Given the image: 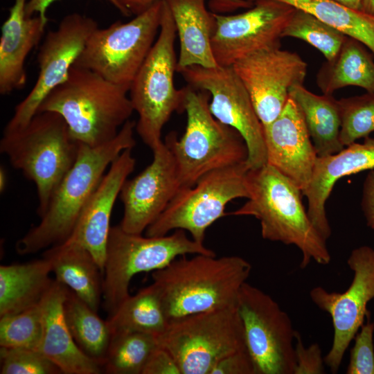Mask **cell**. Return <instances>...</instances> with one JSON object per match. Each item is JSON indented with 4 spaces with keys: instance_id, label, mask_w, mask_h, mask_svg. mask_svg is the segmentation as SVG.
Masks as SVG:
<instances>
[{
    "instance_id": "d6a6232c",
    "label": "cell",
    "mask_w": 374,
    "mask_h": 374,
    "mask_svg": "<svg viewBox=\"0 0 374 374\" xmlns=\"http://www.w3.org/2000/svg\"><path fill=\"white\" fill-rule=\"evenodd\" d=\"M281 37L301 39L319 51L326 61H331L338 54L348 36L312 15L296 9Z\"/></svg>"
},
{
    "instance_id": "7402d4cb",
    "label": "cell",
    "mask_w": 374,
    "mask_h": 374,
    "mask_svg": "<svg viewBox=\"0 0 374 374\" xmlns=\"http://www.w3.org/2000/svg\"><path fill=\"white\" fill-rule=\"evenodd\" d=\"M66 287L54 281L40 301L42 334L38 347L64 374H99L102 366L76 344L67 326L63 302Z\"/></svg>"
},
{
    "instance_id": "836d02e7",
    "label": "cell",
    "mask_w": 374,
    "mask_h": 374,
    "mask_svg": "<svg viewBox=\"0 0 374 374\" xmlns=\"http://www.w3.org/2000/svg\"><path fill=\"white\" fill-rule=\"evenodd\" d=\"M42 334L40 302L19 312L0 317V346L38 349Z\"/></svg>"
},
{
    "instance_id": "d4e9b609",
    "label": "cell",
    "mask_w": 374,
    "mask_h": 374,
    "mask_svg": "<svg viewBox=\"0 0 374 374\" xmlns=\"http://www.w3.org/2000/svg\"><path fill=\"white\" fill-rule=\"evenodd\" d=\"M43 257L49 262L57 282L98 311L103 298V271L89 251L65 240L46 249Z\"/></svg>"
},
{
    "instance_id": "4fadbf2b",
    "label": "cell",
    "mask_w": 374,
    "mask_h": 374,
    "mask_svg": "<svg viewBox=\"0 0 374 374\" xmlns=\"http://www.w3.org/2000/svg\"><path fill=\"white\" fill-rule=\"evenodd\" d=\"M188 85L211 96L209 109L221 123L238 131L245 141L249 170L267 163L264 130L250 96L231 66L193 65L178 69Z\"/></svg>"
},
{
    "instance_id": "ba28073f",
    "label": "cell",
    "mask_w": 374,
    "mask_h": 374,
    "mask_svg": "<svg viewBox=\"0 0 374 374\" xmlns=\"http://www.w3.org/2000/svg\"><path fill=\"white\" fill-rule=\"evenodd\" d=\"M187 254L215 255L181 229L170 235L143 237L126 232L120 225L112 226L103 269V299L108 317L130 295L129 286L135 275L160 269Z\"/></svg>"
},
{
    "instance_id": "83f0119b",
    "label": "cell",
    "mask_w": 374,
    "mask_h": 374,
    "mask_svg": "<svg viewBox=\"0 0 374 374\" xmlns=\"http://www.w3.org/2000/svg\"><path fill=\"white\" fill-rule=\"evenodd\" d=\"M374 55L361 42L347 37L337 56L319 70L316 82L324 94L355 86L374 93Z\"/></svg>"
},
{
    "instance_id": "8fae6325",
    "label": "cell",
    "mask_w": 374,
    "mask_h": 374,
    "mask_svg": "<svg viewBox=\"0 0 374 374\" xmlns=\"http://www.w3.org/2000/svg\"><path fill=\"white\" fill-rule=\"evenodd\" d=\"M245 162L216 170L202 177L195 185L181 188L159 217L145 230L147 236L166 235L172 230L187 231L195 241L204 244L206 229L227 215L231 200L249 198Z\"/></svg>"
},
{
    "instance_id": "74e56055",
    "label": "cell",
    "mask_w": 374,
    "mask_h": 374,
    "mask_svg": "<svg viewBox=\"0 0 374 374\" xmlns=\"http://www.w3.org/2000/svg\"><path fill=\"white\" fill-rule=\"evenodd\" d=\"M116 8L125 17L138 15L150 8L157 0H114ZM253 3L245 0H210L209 7L217 14L250 8Z\"/></svg>"
},
{
    "instance_id": "5b68a950",
    "label": "cell",
    "mask_w": 374,
    "mask_h": 374,
    "mask_svg": "<svg viewBox=\"0 0 374 374\" xmlns=\"http://www.w3.org/2000/svg\"><path fill=\"white\" fill-rule=\"evenodd\" d=\"M80 143L71 136L63 117L39 112L24 127L3 132L0 152L37 188L41 217L57 186L76 160Z\"/></svg>"
},
{
    "instance_id": "2e32d148",
    "label": "cell",
    "mask_w": 374,
    "mask_h": 374,
    "mask_svg": "<svg viewBox=\"0 0 374 374\" xmlns=\"http://www.w3.org/2000/svg\"><path fill=\"white\" fill-rule=\"evenodd\" d=\"M232 67L248 91L264 127L280 114L290 98V89L303 85L308 64L296 53L278 46L254 51Z\"/></svg>"
},
{
    "instance_id": "e575fe53",
    "label": "cell",
    "mask_w": 374,
    "mask_h": 374,
    "mask_svg": "<svg viewBox=\"0 0 374 374\" xmlns=\"http://www.w3.org/2000/svg\"><path fill=\"white\" fill-rule=\"evenodd\" d=\"M338 100L341 116L340 141L344 147L374 132V93Z\"/></svg>"
},
{
    "instance_id": "cb8c5ba5",
    "label": "cell",
    "mask_w": 374,
    "mask_h": 374,
    "mask_svg": "<svg viewBox=\"0 0 374 374\" xmlns=\"http://www.w3.org/2000/svg\"><path fill=\"white\" fill-rule=\"evenodd\" d=\"M171 12L179 41L177 71L193 65L217 67L212 50L216 26L214 12L206 0H166Z\"/></svg>"
},
{
    "instance_id": "9c48e42d",
    "label": "cell",
    "mask_w": 374,
    "mask_h": 374,
    "mask_svg": "<svg viewBox=\"0 0 374 374\" xmlns=\"http://www.w3.org/2000/svg\"><path fill=\"white\" fill-rule=\"evenodd\" d=\"M157 339L181 374H211L225 356L247 349L237 305L170 320Z\"/></svg>"
},
{
    "instance_id": "ee69618b",
    "label": "cell",
    "mask_w": 374,
    "mask_h": 374,
    "mask_svg": "<svg viewBox=\"0 0 374 374\" xmlns=\"http://www.w3.org/2000/svg\"><path fill=\"white\" fill-rule=\"evenodd\" d=\"M360 10L374 17V0H362Z\"/></svg>"
},
{
    "instance_id": "1f68e13d",
    "label": "cell",
    "mask_w": 374,
    "mask_h": 374,
    "mask_svg": "<svg viewBox=\"0 0 374 374\" xmlns=\"http://www.w3.org/2000/svg\"><path fill=\"white\" fill-rule=\"evenodd\" d=\"M159 347L157 337L139 332L112 335L103 365L109 374H142L152 353Z\"/></svg>"
},
{
    "instance_id": "f35d334b",
    "label": "cell",
    "mask_w": 374,
    "mask_h": 374,
    "mask_svg": "<svg viewBox=\"0 0 374 374\" xmlns=\"http://www.w3.org/2000/svg\"><path fill=\"white\" fill-rule=\"evenodd\" d=\"M296 367L294 374H322L324 357L319 345L314 343L305 347L298 331L295 332Z\"/></svg>"
},
{
    "instance_id": "7bdbcfd3",
    "label": "cell",
    "mask_w": 374,
    "mask_h": 374,
    "mask_svg": "<svg viewBox=\"0 0 374 374\" xmlns=\"http://www.w3.org/2000/svg\"><path fill=\"white\" fill-rule=\"evenodd\" d=\"M58 0H29L26 6V13L28 17H32L34 14H37L40 17L48 23L46 12L49 6ZM109 2L116 8L114 0H105Z\"/></svg>"
},
{
    "instance_id": "4316f807",
    "label": "cell",
    "mask_w": 374,
    "mask_h": 374,
    "mask_svg": "<svg viewBox=\"0 0 374 374\" xmlns=\"http://www.w3.org/2000/svg\"><path fill=\"white\" fill-rule=\"evenodd\" d=\"M290 97L302 112L318 157L333 154L344 148L340 141L341 116L338 100L332 95L315 94L303 85L292 87Z\"/></svg>"
},
{
    "instance_id": "60d3db41",
    "label": "cell",
    "mask_w": 374,
    "mask_h": 374,
    "mask_svg": "<svg viewBox=\"0 0 374 374\" xmlns=\"http://www.w3.org/2000/svg\"><path fill=\"white\" fill-rule=\"evenodd\" d=\"M142 374H181L171 354L159 346L148 359Z\"/></svg>"
},
{
    "instance_id": "ac0fdd59",
    "label": "cell",
    "mask_w": 374,
    "mask_h": 374,
    "mask_svg": "<svg viewBox=\"0 0 374 374\" xmlns=\"http://www.w3.org/2000/svg\"><path fill=\"white\" fill-rule=\"evenodd\" d=\"M153 159L141 173L127 179L120 193L123 215L120 226L141 234L163 213L181 188L174 157L163 142L152 150Z\"/></svg>"
},
{
    "instance_id": "603a6c76",
    "label": "cell",
    "mask_w": 374,
    "mask_h": 374,
    "mask_svg": "<svg viewBox=\"0 0 374 374\" xmlns=\"http://www.w3.org/2000/svg\"><path fill=\"white\" fill-rule=\"evenodd\" d=\"M27 0H15L1 26L0 39V93L23 88L27 75L25 62L39 42L47 24L39 15L28 17Z\"/></svg>"
},
{
    "instance_id": "bcb514c9",
    "label": "cell",
    "mask_w": 374,
    "mask_h": 374,
    "mask_svg": "<svg viewBox=\"0 0 374 374\" xmlns=\"http://www.w3.org/2000/svg\"><path fill=\"white\" fill-rule=\"evenodd\" d=\"M7 184V175L3 168L1 167L0 169V190L1 193L4 192Z\"/></svg>"
},
{
    "instance_id": "3957f363",
    "label": "cell",
    "mask_w": 374,
    "mask_h": 374,
    "mask_svg": "<svg viewBox=\"0 0 374 374\" xmlns=\"http://www.w3.org/2000/svg\"><path fill=\"white\" fill-rule=\"evenodd\" d=\"M247 180L248 201L230 214L253 216L260 223L264 239L295 245L302 253L301 268L312 260L328 265L331 256L326 240L305 211L299 187L269 163L249 170Z\"/></svg>"
},
{
    "instance_id": "d6986e66",
    "label": "cell",
    "mask_w": 374,
    "mask_h": 374,
    "mask_svg": "<svg viewBox=\"0 0 374 374\" xmlns=\"http://www.w3.org/2000/svg\"><path fill=\"white\" fill-rule=\"evenodd\" d=\"M267 163L302 191L309 186L317 154L302 112L289 98L278 116L263 127Z\"/></svg>"
},
{
    "instance_id": "6da1fadb",
    "label": "cell",
    "mask_w": 374,
    "mask_h": 374,
    "mask_svg": "<svg viewBox=\"0 0 374 374\" xmlns=\"http://www.w3.org/2000/svg\"><path fill=\"white\" fill-rule=\"evenodd\" d=\"M135 121L129 120L107 143L95 147L80 143L76 160L53 193L40 222L17 241L19 254L34 253L67 240L105 170L123 150L135 146Z\"/></svg>"
},
{
    "instance_id": "f546056e",
    "label": "cell",
    "mask_w": 374,
    "mask_h": 374,
    "mask_svg": "<svg viewBox=\"0 0 374 374\" xmlns=\"http://www.w3.org/2000/svg\"><path fill=\"white\" fill-rule=\"evenodd\" d=\"M112 335L139 332L157 337L168 320L160 297L152 284L129 295L107 319Z\"/></svg>"
},
{
    "instance_id": "7a4b0ae2",
    "label": "cell",
    "mask_w": 374,
    "mask_h": 374,
    "mask_svg": "<svg viewBox=\"0 0 374 374\" xmlns=\"http://www.w3.org/2000/svg\"><path fill=\"white\" fill-rule=\"evenodd\" d=\"M251 265L237 256H181L152 273V285L169 321L236 305Z\"/></svg>"
},
{
    "instance_id": "b9f144b4",
    "label": "cell",
    "mask_w": 374,
    "mask_h": 374,
    "mask_svg": "<svg viewBox=\"0 0 374 374\" xmlns=\"http://www.w3.org/2000/svg\"><path fill=\"white\" fill-rule=\"evenodd\" d=\"M362 208L367 225L374 229V170L368 173L363 186Z\"/></svg>"
},
{
    "instance_id": "d590c367",
    "label": "cell",
    "mask_w": 374,
    "mask_h": 374,
    "mask_svg": "<svg viewBox=\"0 0 374 374\" xmlns=\"http://www.w3.org/2000/svg\"><path fill=\"white\" fill-rule=\"evenodd\" d=\"M1 374H60L59 368L39 350L30 348L0 349Z\"/></svg>"
},
{
    "instance_id": "44dd1931",
    "label": "cell",
    "mask_w": 374,
    "mask_h": 374,
    "mask_svg": "<svg viewBox=\"0 0 374 374\" xmlns=\"http://www.w3.org/2000/svg\"><path fill=\"white\" fill-rule=\"evenodd\" d=\"M337 153L317 157L312 177L302 194L308 199V215L319 233L327 240L331 229L326 203L335 184L341 177L374 169V138H364L362 143H353Z\"/></svg>"
},
{
    "instance_id": "ab89813d",
    "label": "cell",
    "mask_w": 374,
    "mask_h": 374,
    "mask_svg": "<svg viewBox=\"0 0 374 374\" xmlns=\"http://www.w3.org/2000/svg\"><path fill=\"white\" fill-rule=\"evenodd\" d=\"M211 374H256L252 358L247 349L231 353L220 360Z\"/></svg>"
},
{
    "instance_id": "f1b7e54d",
    "label": "cell",
    "mask_w": 374,
    "mask_h": 374,
    "mask_svg": "<svg viewBox=\"0 0 374 374\" xmlns=\"http://www.w3.org/2000/svg\"><path fill=\"white\" fill-rule=\"evenodd\" d=\"M63 311L76 344L103 368L112 338L107 321L102 319L98 312L68 288L63 302Z\"/></svg>"
},
{
    "instance_id": "5bb4252c",
    "label": "cell",
    "mask_w": 374,
    "mask_h": 374,
    "mask_svg": "<svg viewBox=\"0 0 374 374\" xmlns=\"http://www.w3.org/2000/svg\"><path fill=\"white\" fill-rule=\"evenodd\" d=\"M98 28L91 17L73 12L66 15L56 29L46 35L37 57L39 74L28 94L18 103L3 132L25 127L46 96L67 78L85 44Z\"/></svg>"
},
{
    "instance_id": "277c9868",
    "label": "cell",
    "mask_w": 374,
    "mask_h": 374,
    "mask_svg": "<svg viewBox=\"0 0 374 374\" xmlns=\"http://www.w3.org/2000/svg\"><path fill=\"white\" fill-rule=\"evenodd\" d=\"M129 90L73 65L65 81L46 96L37 112L59 114L76 141L95 147L113 139L130 120L134 109Z\"/></svg>"
},
{
    "instance_id": "30bf717a",
    "label": "cell",
    "mask_w": 374,
    "mask_h": 374,
    "mask_svg": "<svg viewBox=\"0 0 374 374\" xmlns=\"http://www.w3.org/2000/svg\"><path fill=\"white\" fill-rule=\"evenodd\" d=\"M162 10L163 0H157L127 22L116 21L107 28H98L74 66L130 89L159 34Z\"/></svg>"
},
{
    "instance_id": "ffe728a7",
    "label": "cell",
    "mask_w": 374,
    "mask_h": 374,
    "mask_svg": "<svg viewBox=\"0 0 374 374\" xmlns=\"http://www.w3.org/2000/svg\"><path fill=\"white\" fill-rule=\"evenodd\" d=\"M132 150H123L111 163L108 172L82 209L71 234L66 240L89 251L103 271L112 227V212L124 183L136 164Z\"/></svg>"
},
{
    "instance_id": "484cf974",
    "label": "cell",
    "mask_w": 374,
    "mask_h": 374,
    "mask_svg": "<svg viewBox=\"0 0 374 374\" xmlns=\"http://www.w3.org/2000/svg\"><path fill=\"white\" fill-rule=\"evenodd\" d=\"M49 262L42 256L26 263L0 267V317L38 304L54 279Z\"/></svg>"
},
{
    "instance_id": "8d00e7d4",
    "label": "cell",
    "mask_w": 374,
    "mask_h": 374,
    "mask_svg": "<svg viewBox=\"0 0 374 374\" xmlns=\"http://www.w3.org/2000/svg\"><path fill=\"white\" fill-rule=\"evenodd\" d=\"M373 331L374 323L368 320L356 334L347 374H374Z\"/></svg>"
},
{
    "instance_id": "e0dca14e",
    "label": "cell",
    "mask_w": 374,
    "mask_h": 374,
    "mask_svg": "<svg viewBox=\"0 0 374 374\" xmlns=\"http://www.w3.org/2000/svg\"><path fill=\"white\" fill-rule=\"evenodd\" d=\"M296 8L275 0H258L245 12L215 13L212 38L214 57L220 66H231L258 50L280 46L282 32Z\"/></svg>"
},
{
    "instance_id": "4dcf8cb0",
    "label": "cell",
    "mask_w": 374,
    "mask_h": 374,
    "mask_svg": "<svg viewBox=\"0 0 374 374\" xmlns=\"http://www.w3.org/2000/svg\"><path fill=\"white\" fill-rule=\"evenodd\" d=\"M253 3L258 0H245ZM307 12L346 36L363 43L374 55V17L332 0H275Z\"/></svg>"
},
{
    "instance_id": "9a60e30c",
    "label": "cell",
    "mask_w": 374,
    "mask_h": 374,
    "mask_svg": "<svg viewBox=\"0 0 374 374\" xmlns=\"http://www.w3.org/2000/svg\"><path fill=\"white\" fill-rule=\"evenodd\" d=\"M347 263L354 275L345 292H328L320 286L310 292L312 302L332 318L333 341L324 363L332 373L338 372L349 344L363 325L367 303L374 298V249L362 246L353 249Z\"/></svg>"
},
{
    "instance_id": "7c38bea8",
    "label": "cell",
    "mask_w": 374,
    "mask_h": 374,
    "mask_svg": "<svg viewBox=\"0 0 374 374\" xmlns=\"http://www.w3.org/2000/svg\"><path fill=\"white\" fill-rule=\"evenodd\" d=\"M237 308L256 374H294L296 330L287 312L247 282L239 292Z\"/></svg>"
},
{
    "instance_id": "52a82bcc",
    "label": "cell",
    "mask_w": 374,
    "mask_h": 374,
    "mask_svg": "<svg viewBox=\"0 0 374 374\" xmlns=\"http://www.w3.org/2000/svg\"><path fill=\"white\" fill-rule=\"evenodd\" d=\"M176 35L173 17L163 0L158 37L129 90L134 111L139 115L135 130L152 150L163 142L162 130L172 114L184 111V87L177 89L174 84L177 65Z\"/></svg>"
},
{
    "instance_id": "8992f818",
    "label": "cell",
    "mask_w": 374,
    "mask_h": 374,
    "mask_svg": "<svg viewBox=\"0 0 374 374\" xmlns=\"http://www.w3.org/2000/svg\"><path fill=\"white\" fill-rule=\"evenodd\" d=\"M184 90V134L178 139L170 132L164 141L175 160L181 188L193 186L208 172L245 162L248 155L240 133L211 114L208 93L188 84Z\"/></svg>"
},
{
    "instance_id": "f6af8a7d",
    "label": "cell",
    "mask_w": 374,
    "mask_h": 374,
    "mask_svg": "<svg viewBox=\"0 0 374 374\" xmlns=\"http://www.w3.org/2000/svg\"><path fill=\"white\" fill-rule=\"evenodd\" d=\"M353 10H360L362 0H332Z\"/></svg>"
}]
</instances>
